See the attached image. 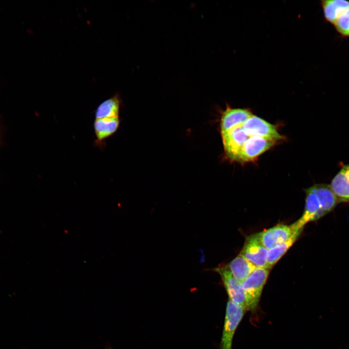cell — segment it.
Returning a JSON list of instances; mask_svg holds the SVG:
<instances>
[{"mask_svg": "<svg viewBox=\"0 0 349 349\" xmlns=\"http://www.w3.org/2000/svg\"><path fill=\"white\" fill-rule=\"evenodd\" d=\"M270 270V269L266 268H256L241 283L244 293L246 310L252 312L256 310Z\"/></svg>", "mask_w": 349, "mask_h": 349, "instance_id": "cell-1", "label": "cell"}, {"mask_svg": "<svg viewBox=\"0 0 349 349\" xmlns=\"http://www.w3.org/2000/svg\"><path fill=\"white\" fill-rule=\"evenodd\" d=\"M120 105V98L116 95L103 101L95 111V119L119 117Z\"/></svg>", "mask_w": 349, "mask_h": 349, "instance_id": "cell-16", "label": "cell"}, {"mask_svg": "<svg viewBox=\"0 0 349 349\" xmlns=\"http://www.w3.org/2000/svg\"><path fill=\"white\" fill-rule=\"evenodd\" d=\"M342 36L349 37V7L337 18L333 25Z\"/></svg>", "mask_w": 349, "mask_h": 349, "instance_id": "cell-18", "label": "cell"}, {"mask_svg": "<svg viewBox=\"0 0 349 349\" xmlns=\"http://www.w3.org/2000/svg\"><path fill=\"white\" fill-rule=\"evenodd\" d=\"M242 127L249 136H260L275 141L283 138L274 125L254 115L243 123Z\"/></svg>", "mask_w": 349, "mask_h": 349, "instance_id": "cell-6", "label": "cell"}, {"mask_svg": "<svg viewBox=\"0 0 349 349\" xmlns=\"http://www.w3.org/2000/svg\"><path fill=\"white\" fill-rule=\"evenodd\" d=\"M268 250L260 241L257 234L248 236L239 254L256 268H266Z\"/></svg>", "mask_w": 349, "mask_h": 349, "instance_id": "cell-5", "label": "cell"}, {"mask_svg": "<svg viewBox=\"0 0 349 349\" xmlns=\"http://www.w3.org/2000/svg\"><path fill=\"white\" fill-rule=\"evenodd\" d=\"M221 135L226 156L231 160L238 161L240 152L250 136L244 131L242 125L236 126Z\"/></svg>", "mask_w": 349, "mask_h": 349, "instance_id": "cell-4", "label": "cell"}, {"mask_svg": "<svg viewBox=\"0 0 349 349\" xmlns=\"http://www.w3.org/2000/svg\"><path fill=\"white\" fill-rule=\"evenodd\" d=\"M253 115L249 109L232 108L227 105L221 118V134L226 133L236 126L242 125Z\"/></svg>", "mask_w": 349, "mask_h": 349, "instance_id": "cell-11", "label": "cell"}, {"mask_svg": "<svg viewBox=\"0 0 349 349\" xmlns=\"http://www.w3.org/2000/svg\"><path fill=\"white\" fill-rule=\"evenodd\" d=\"M214 270L220 275L229 300L246 308L241 284L234 277L227 266L217 267Z\"/></svg>", "mask_w": 349, "mask_h": 349, "instance_id": "cell-9", "label": "cell"}, {"mask_svg": "<svg viewBox=\"0 0 349 349\" xmlns=\"http://www.w3.org/2000/svg\"><path fill=\"white\" fill-rule=\"evenodd\" d=\"M301 233V232H294L286 241L268 250L267 268L270 270L272 268L293 245Z\"/></svg>", "mask_w": 349, "mask_h": 349, "instance_id": "cell-17", "label": "cell"}, {"mask_svg": "<svg viewBox=\"0 0 349 349\" xmlns=\"http://www.w3.org/2000/svg\"><path fill=\"white\" fill-rule=\"evenodd\" d=\"M246 310L245 307L229 300L227 301L220 349H232L234 335Z\"/></svg>", "mask_w": 349, "mask_h": 349, "instance_id": "cell-2", "label": "cell"}, {"mask_svg": "<svg viewBox=\"0 0 349 349\" xmlns=\"http://www.w3.org/2000/svg\"><path fill=\"white\" fill-rule=\"evenodd\" d=\"M234 277L241 283L256 268L240 254L238 255L227 266Z\"/></svg>", "mask_w": 349, "mask_h": 349, "instance_id": "cell-13", "label": "cell"}, {"mask_svg": "<svg viewBox=\"0 0 349 349\" xmlns=\"http://www.w3.org/2000/svg\"><path fill=\"white\" fill-rule=\"evenodd\" d=\"M120 122L119 116L95 119L93 128L95 139L94 146L103 151L106 146V140L116 132Z\"/></svg>", "mask_w": 349, "mask_h": 349, "instance_id": "cell-7", "label": "cell"}, {"mask_svg": "<svg viewBox=\"0 0 349 349\" xmlns=\"http://www.w3.org/2000/svg\"><path fill=\"white\" fill-rule=\"evenodd\" d=\"M330 186L338 202L349 203V164L342 167Z\"/></svg>", "mask_w": 349, "mask_h": 349, "instance_id": "cell-12", "label": "cell"}, {"mask_svg": "<svg viewBox=\"0 0 349 349\" xmlns=\"http://www.w3.org/2000/svg\"><path fill=\"white\" fill-rule=\"evenodd\" d=\"M293 233L290 225L278 224L257 234L262 244L270 250L286 241Z\"/></svg>", "mask_w": 349, "mask_h": 349, "instance_id": "cell-10", "label": "cell"}, {"mask_svg": "<svg viewBox=\"0 0 349 349\" xmlns=\"http://www.w3.org/2000/svg\"><path fill=\"white\" fill-rule=\"evenodd\" d=\"M305 193L303 213L298 220L290 225L293 232H301L304 226L308 222L317 221L324 216L320 201L312 187L307 189Z\"/></svg>", "mask_w": 349, "mask_h": 349, "instance_id": "cell-3", "label": "cell"}, {"mask_svg": "<svg viewBox=\"0 0 349 349\" xmlns=\"http://www.w3.org/2000/svg\"><path fill=\"white\" fill-rule=\"evenodd\" d=\"M276 141L260 136H250L244 143L238 161L246 162L255 159L274 145Z\"/></svg>", "mask_w": 349, "mask_h": 349, "instance_id": "cell-8", "label": "cell"}, {"mask_svg": "<svg viewBox=\"0 0 349 349\" xmlns=\"http://www.w3.org/2000/svg\"><path fill=\"white\" fill-rule=\"evenodd\" d=\"M111 349V348H109V349Z\"/></svg>", "mask_w": 349, "mask_h": 349, "instance_id": "cell-19", "label": "cell"}, {"mask_svg": "<svg viewBox=\"0 0 349 349\" xmlns=\"http://www.w3.org/2000/svg\"><path fill=\"white\" fill-rule=\"evenodd\" d=\"M321 6L325 19L333 25L341 14L349 7V1L344 0H324Z\"/></svg>", "mask_w": 349, "mask_h": 349, "instance_id": "cell-15", "label": "cell"}, {"mask_svg": "<svg viewBox=\"0 0 349 349\" xmlns=\"http://www.w3.org/2000/svg\"><path fill=\"white\" fill-rule=\"evenodd\" d=\"M312 187L320 201L324 215L333 211L338 202L330 185L320 183Z\"/></svg>", "mask_w": 349, "mask_h": 349, "instance_id": "cell-14", "label": "cell"}]
</instances>
